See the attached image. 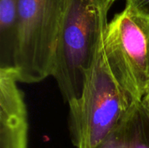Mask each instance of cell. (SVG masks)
<instances>
[{
    "label": "cell",
    "mask_w": 149,
    "mask_h": 148,
    "mask_svg": "<svg viewBox=\"0 0 149 148\" xmlns=\"http://www.w3.org/2000/svg\"><path fill=\"white\" fill-rule=\"evenodd\" d=\"M110 8L105 0H65L52 77L68 104L80 96L86 72L103 45Z\"/></svg>",
    "instance_id": "cell-1"
},
{
    "label": "cell",
    "mask_w": 149,
    "mask_h": 148,
    "mask_svg": "<svg viewBox=\"0 0 149 148\" xmlns=\"http://www.w3.org/2000/svg\"><path fill=\"white\" fill-rule=\"evenodd\" d=\"M18 42V0H0V70H14Z\"/></svg>",
    "instance_id": "cell-7"
},
{
    "label": "cell",
    "mask_w": 149,
    "mask_h": 148,
    "mask_svg": "<svg viewBox=\"0 0 149 148\" xmlns=\"http://www.w3.org/2000/svg\"><path fill=\"white\" fill-rule=\"evenodd\" d=\"M126 8L134 14L149 18V0H127Z\"/></svg>",
    "instance_id": "cell-8"
},
{
    "label": "cell",
    "mask_w": 149,
    "mask_h": 148,
    "mask_svg": "<svg viewBox=\"0 0 149 148\" xmlns=\"http://www.w3.org/2000/svg\"><path fill=\"white\" fill-rule=\"evenodd\" d=\"M12 71L0 70V148H28L24 94Z\"/></svg>",
    "instance_id": "cell-5"
},
{
    "label": "cell",
    "mask_w": 149,
    "mask_h": 148,
    "mask_svg": "<svg viewBox=\"0 0 149 148\" xmlns=\"http://www.w3.org/2000/svg\"><path fill=\"white\" fill-rule=\"evenodd\" d=\"M96 148H149V98L134 103Z\"/></svg>",
    "instance_id": "cell-6"
},
{
    "label": "cell",
    "mask_w": 149,
    "mask_h": 148,
    "mask_svg": "<svg viewBox=\"0 0 149 148\" xmlns=\"http://www.w3.org/2000/svg\"><path fill=\"white\" fill-rule=\"evenodd\" d=\"M103 48L113 74L132 102L149 98V18L125 8L108 24Z\"/></svg>",
    "instance_id": "cell-4"
},
{
    "label": "cell",
    "mask_w": 149,
    "mask_h": 148,
    "mask_svg": "<svg viewBox=\"0 0 149 148\" xmlns=\"http://www.w3.org/2000/svg\"><path fill=\"white\" fill-rule=\"evenodd\" d=\"M103 45L86 72L80 96L68 104V126L75 148L97 147L134 104L113 74Z\"/></svg>",
    "instance_id": "cell-2"
},
{
    "label": "cell",
    "mask_w": 149,
    "mask_h": 148,
    "mask_svg": "<svg viewBox=\"0 0 149 148\" xmlns=\"http://www.w3.org/2000/svg\"><path fill=\"white\" fill-rule=\"evenodd\" d=\"M65 0H18V42L13 73L18 83L52 76Z\"/></svg>",
    "instance_id": "cell-3"
},
{
    "label": "cell",
    "mask_w": 149,
    "mask_h": 148,
    "mask_svg": "<svg viewBox=\"0 0 149 148\" xmlns=\"http://www.w3.org/2000/svg\"><path fill=\"white\" fill-rule=\"evenodd\" d=\"M105 1H106V2L110 5V6H112V4H113L115 1H117V0H105Z\"/></svg>",
    "instance_id": "cell-9"
}]
</instances>
